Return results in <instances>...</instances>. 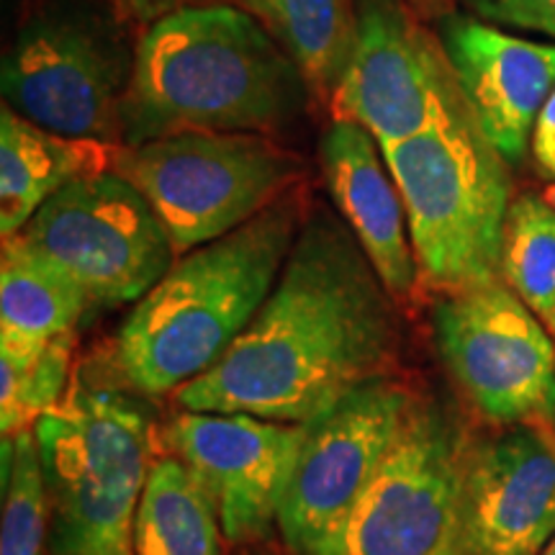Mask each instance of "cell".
Wrapping results in <instances>:
<instances>
[{"label":"cell","mask_w":555,"mask_h":555,"mask_svg":"<svg viewBox=\"0 0 555 555\" xmlns=\"http://www.w3.org/2000/svg\"><path fill=\"white\" fill-rule=\"evenodd\" d=\"M391 298L345 221L317 211L249 327L176 401L189 412L304 425L386 376L399 345Z\"/></svg>","instance_id":"6da1fadb"},{"label":"cell","mask_w":555,"mask_h":555,"mask_svg":"<svg viewBox=\"0 0 555 555\" xmlns=\"http://www.w3.org/2000/svg\"><path fill=\"white\" fill-rule=\"evenodd\" d=\"M121 108L129 147L183 131L260 134L294 119L307 78L253 13L191 5L150 24Z\"/></svg>","instance_id":"7a4b0ae2"},{"label":"cell","mask_w":555,"mask_h":555,"mask_svg":"<svg viewBox=\"0 0 555 555\" xmlns=\"http://www.w3.org/2000/svg\"><path fill=\"white\" fill-rule=\"evenodd\" d=\"M273 204L227 237L185 253L124 319L114 363L127 386L159 397L204 376L268 301L298 234Z\"/></svg>","instance_id":"3957f363"},{"label":"cell","mask_w":555,"mask_h":555,"mask_svg":"<svg viewBox=\"0 0 555 555\" xmlns=\"http://www.w3.org/2000/svg\"><path fill=\"white\" fill-rule=\"evenodd\" d=\"M380 150L404 198L420 273L448 294L502 281L509 163L478 129L466 101Z\"/></svg>","instance_id":"277c9868"},{"label":"cell","mask_w":555,"mask_h":555,"mask_svg":"<svg viewBox=\"0 0 555 555\" xmlns=\"http://www.w3.org/2000/svg\"><path fill=\"white\" fill-rule=\"evenodd\" d=\"M50 504V555H134L152 468L150 416L116 388L75 378L34 425Z\"/></svg>","instance_id":"5b68a950"},{"label":"cell","mask_w":555,"mask_h":555,"mask_svg":"<svg viewBox=\"0 0 555 555\" xmlns=\"http://www.w3.org/2000/svg\"><path fill=\"white\" fill-rule=\"evenodd\" d=\"M114 170L150 201L185 255L273 206L294 159L262 134L183 131L121 150Z\"/></svg>","instance_id":"8992f818"},{"label":"cell","mask_w":555,"mask_h":555,"mask_svg":"<svg viewBox=\"0 0 555 555\" xmlns=\"http://www.w3.org/2000/svg\"><path fill=\"white\" fill-rule=\"evenodd\" d=\"M412 399L399 380L378 376L304 422L275 522L296 555H339L350 519L384 468Z\"/></svg>","instance_id":"52a82bcc"},{"label":"cell","mask_w":555,"mask_h":555,"mask_svg":"<svg viewBox=\"0 0 555 555\" xmlns=\"http://www.w3.org/2000/svg\"><path fill=\"white\" fill-rule=\"evenodd\" d=\"M466 435L437 401L412 399L397 442L360 499L339 555H468Z\"/></svg>","instance_id":"ba28073f"},{"label":"cell","mask_w":555,"mask_h":555,"mask_svg":"<svg viewBox=\"0 0 555 555\" xmlns=\"http://www.w3.org/2000/svg\"><path fill=\"white\" fill-rule=\"evenodd\" d=\"M73 275L93 304H137L176 262L168 229L121 172L69 183L13 234Z\"/></svg>","instance_id":"9c48e42d"},{"label":"cell","mask_w":555,"mask_h":555,"mask_svg":"<svg viewBox=\"0 0 555 555\" xmlns=\"http://www.w3.org/2000/svg\"><path fill=\"white\" fill-rule=\"evenodd\" d=\"M435 343L450 376L496 425L555 420V345L502 281L453 291L435 307Z\"/></svg>","instance_id":"30bf717a"},{"label":"cell","mask_w":555,"mask_h":555,"mask_svg":"<svg viewBox=\"0 0 555 555\" xmlns=\"http://www.w3.org/2000/svg\"><path fill=\"white\" fill-rule=\"evenodd\" d=\"M131 67L119 41L93 21L41 16L21 29L5 54L0 90L13 114L41 129L114 144L124 137Z\"/></svg>","instance_id":"8fae6325"},{"label":"cell","mask_w":555,"mask_h":555,"mask_svg":"<svg viewBox=\"0 0 555 555\" xmlns=\"http://www.w3.org/2000/svg\"><path fill=\"white\" fill-rule=\"evenodd\" d=\"M332 93L337 119L360 124L380 147L429 129L463 99L446 52L404 0H358L352 50Z\"/></svg>","instance_id":"7c38bea8"},{"label":"cell","mask_w":555,"mask_h":555,"mask_svg":"<svg viewBox=\"0 0 555 555\" xmlns=\"http://www.w3.org/2000/svg\"><path fill=\"white\" fill-rule=\"evenodd\" d=\"M301 437L304 425L189 409L165 427V446L211 499L229 543L270 535Z\"/></svg>","instance_id":"4fadbf2b"},{"label":"cell","mask_w":555,"mask_h":555,"mask_svg":"<svg viewBox=\"0 0 555 555\" xmlns=\"http://www.w3.org/2000/svg\"><path fill=\"white\" fill-rule=\"evenodd\" d=\"M468 555H538L555 540V435L512 425L468 448L463 481Z\"/></svg>","instance_id":"5bb4252c"},{"label":"cell","mask_w":555,"mask_h":555,"mask_svg":"<svg viewBox=\"0 0 555 555\" xmlns=\"http://www.w3.org/2000/svg\"><path fill=\"white\" fill-rule=\"evenodd\" d=\"M440 47L478 129L517 165L555 93V44L515 37L489 21L450 16Z\"/></svg>","instance_id":"9a60e30c"},{"label":"cell","mask_w":555,"mask_h":555,"mask_svg":"<svg viewBox=\"0 0 555 555\" xmlns=\"http://www.w3.org/2000/svg\"><path fill=\"white\" fill-rule=\"evenodd\" d=\"M322 170L339 217L393 298L412 294L416 266L404 198L384 150L356 121L335 119L322 137Z\"/></svg>","instance_id":"2e32d148"},{"label":"cell","mask_w":555,"mask_h":555,"mask_svg":"<svg viewBox=\"0 0 555 555\" xmlns=\"http://www.w3.org/2000/svg\"><path fill=\"white\" fill-rule=\"evenodd\" d=\"M121 150L99 139L54 134L0 111V234H18L54 193L75 180L114 170Z\"/></svg>","instance_id":"e0dca14e"},{"label":"cell","mask_w":555,"mask_h":555,"mask_svg":"<svg viewBox=\"0 0 555 555\" xmlns=\"http://www.w3.org/2000/svg\"><path fill=\"white\" fill-rule=\"evenodd\" d=\"M90 304L88 291L73 275L16 240H3L0 350L29 352L73 335Z\"/></svg>","instance_id":"ac0fdd59"},{"label":"cell","mask_w":555,"mask_h":555,"mask_svg":"<svg viewBox=\"0 0 555 555\" xmlns=\"http://www.w3.org/2000/svg\"><path fill=\"white\" fill-rule=\"evenodd\" d=\"M217 509L176 455L152 463L137 509L134 555H221Z\"/></svg>","instance_id":"d6986e66"},{"label":"cell","mask_w":555,"mask_h":555,"mask_svg":"<svg viewBox=\"0 0 555 555\" xmlns=\"http://www.w3.org/2000/svg\"><path fill=\"white\" fill-rule=\"evenodd\" d=\"M317 90H335L352 50V0H240Z\"/></svg>","instance_id":"ffe728a7"},{"label":"cell","mask_w":555,"mask_h":555,"mask_svg":"<svg viewBox=\"0 0 555 555\" xmlns=\"http://www.w3.org/2000/svg\"><path fill=\"white\" fill-rule=\"evenodd\" d=\"M502 281L555 332V206L522 193L504 221Z\"/></svg>","instance_id":"44dd1931"},{"label":"cell","mask_w":555,"mask_h":555,"mask_svg":"<svg viewBox=\"0 0 555 555\" xmlns=\"http://www.w3.org/2000/svg\"><path fill=\"white\" fill-rule=\"evenodd\" d=\"M73 386V335L54 337L39 350H0V429L18 435L52 412Z\"/></svg>","instance_id":"7402d4cb"},{"label":"cell","mask_w":555,"mask_h":555,"mask_svg":"<svg viewBox=\"0 0 555 555\" xmlns=\"http://www.w3.org/2000/svg\"><path fill=\"white\" fill-rule=\"evenodd\" d=\"M0 555H50V504L34 429L3 437Z\"/></svg>","instance_id":"603a6c76"},{"label":"cell","mask_w":555,"mask_h":555,"mask_svg":"<svg viewBox=\"0 0 555 555\" xmlns=\"http://www.w3.org/2000/svg\"><path fill=\"white\" fill-rule=\"evenodd\" d=\"M466 3L489 24L555 39V0H466Z\"/></svg>","instance_id":"cb8c5ba5"},{"label":"cell","mask_w":555,"mask_h":555,"mask_svg":"<svg viewBox=\"0 0 555 555\" xmlns=\"http://www.w3.org/2000/svg\"><path fill=\"white\" fill-rule=\"evenodd\" d=\"M532 152H535L540 168L555 180V93L538 119L535 134H532Z\"/></svg>","instance_id":"d4e9b609"},{"label":"cell","mask_w":555,"mask_h":555,"mask_svg":"<svg viewBox=\"0 0 555 555\" xmlns=\"http://www.w3.org/2000/svg\"><path fill=\"white\" fill-rule=\"evenodd\" d=\"M119 3L134 18L155 24V21L170 16V13L191 9V5H208L211 0H119Z\"/></svg>","instance_id":"484cf974"},{"label":"cell","mask_w":555,"mask_h":555,"mask_svg":"<svg viewBox=\"0 0 555 555\" xmlns=\"http://www.w3.org/2000/svg\"><path fill=\"white\" fill-rule=\"evenodd\" d=\"M412 3L416 5V9H429V5L440 3V0H412Z\"/></svg>","instance_id":"4316f807"},{"label":"cell","mask_w":555,"mask_h":555,"mask_svg":"<svg viewBox=\"0 0 555 555\" xmlns=\"http://www.w3.org/2000/svg\"><path fill=\"white\" fill-rule=\"evenodd\" d=\"M545 198L551 201V204L555 206V185H553V189H547V191H545Z\"/></svg>","instance_id":"83f0119b"},{"label":"cell","mask_w":555,"mask_h":555,"mask_svg":"<svg viewBox=\"0 0 555 555\" xmlns=\"http://www.w3.org/2000/svg\"><path fill=\"white\" fill-rule=\"evenodd\" d=\"M545 555H555V540H553V543H551V545H547V547H545Z\"/></svg>","instance_id":"f1b7e54d"}]
</instances>
